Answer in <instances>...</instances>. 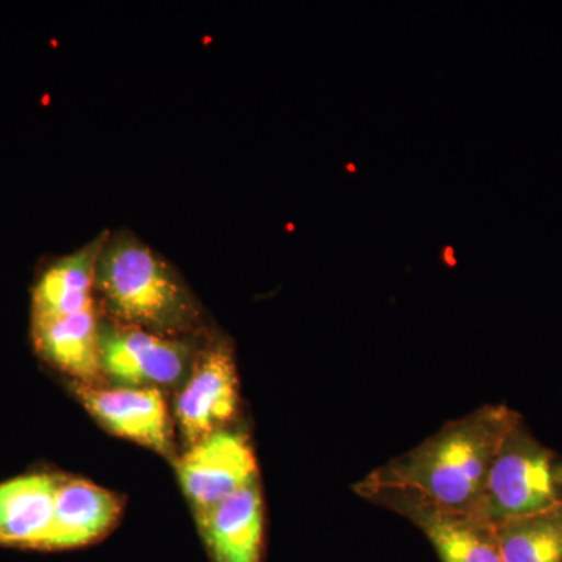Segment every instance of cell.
I'll return each instance as SVG.
<instances>
[{
	"mask_svg": "<svg viewBox=\"0 0 562 562\" xmlns=\"http://www.w3.org/2000/svg\"><path fill=\"white\" fill-rule=\"evenodd\" d=\"M32 336L41 357L77 383L94 386L101 379V327L95 306L58 319L32 321Z\"/></svg>",
	"mask_w": 562,
	"mask_h": 562,
	"instance_id": "cell-12",
	"label": "cell"
},
{
	"mask_svg": "<svg viewBox=\"0 0 562 562\" xmlns=\"http://www.w3.org/2000/svg\"><path fill=\"white\" fill-rule=\"evenodd\" d=\"M99 351L103 376L121 387L155 390L179 382L192 357L184 339L116 324L101 328Z\"/></svg>",
	"mask_w": 562,
	"mask_h": 562,
	"instance_id": "cell-5",
	"label": "cell"
},
{
	"mask_svg": "<svg viewBox=\"0 0 562 562\" xmlns=\"http://www.w3.org/2000/svg\"><path fill=\"white\" fill-rule=\"evenodd\" d=\"M76 394L102 425L114 435L171 458L172 427L168 406L155 387H105L76 384Z\"/></svg>",
	"mask_w": 562,
	"mask_h": 562,
	"instance_id": "cell-8",
	"label": "cell"
},
{
	"mask_svg": "<svg viewBox=\"0 0 562 562\" xmlns=\"http://www.w3.org/2000/svg\"><path fill=\"white\" fill-rule=\"evenodd\" d=\"M199 530L213 562H261L265 512L260 482L198 512Z\"/></svg>",
	"mask_w": 562,
	"mask_h": 562,
	"instance_id": "cell-9",
	"label": "cell"
},
{
	"mask_svg": "<svg viewBox=\"0 0 562 562\" xmlns=\"http://www.w3.org/2000/svg\"><path fill=\"white\" fill-rule=\"evenodd\" d=\"M176 468L181 487L198 512L258 479L257 460L246 436L225 430L188 447Z\"/></svg>",
	"mask_w": 562,
	"mask_h": 562,
	"instance_id": "cell-6",
	"label": "cell"
},
{
	"mask_svg": "<svg viewBox=\"0 0 562 562\" xmlns=\"http://www.w3.org/2000/svg\"><path fill=\"white\" fill-rule=\"evenodd\" d=\"M522 419L509 406L484 405L447 422L409 452L369 473L353 491L405 492L438 508L473 516L503 441Z\"/></svg>",
	"mask_w": 562,
	"mask_h": 562,
	"instance_id": "cell-1",
	"label": "cell"
},
{
	"mask_svg": "<svg viewBox=\"0 0 562 562\" xmlns=\"http://www.w3.org/2000/svg\"><path fill=\"white\" fill-rule=\"evenodd\" d=\"M60 475L31 473L0 484V546L43 550Z\"/></svg>",
	"mask_w": 562,
	"mask_h": 562,
	"instance_id": "cell-13",
	"label": "cell"
},
{
	"mask_svg": "<svg viewBox=\"0 0 562 562\" xmlns=\"http://www.w3.org/2000/svg\"><path fill=\"white\" fill-rule=\"evenodd\" d=\"M238 408V375L227 342H213L199 355L176 416L188 447L222 430Z\"/></svg>",
	"mask_w": 562,
	"mask_h": 562,
	"instance_id": "cell-7",
	"label": "cell"
},
{
	"mask_svg": "<svg viewBox=\"0 0 562 562\" xmlns=\"http://www.w3.org/2000/svg\"><path fill=\"white\" fill-rule=\"evenodd\" d=\"M562 505V454L520 420L503 441L473 516L498 525Z\"/></svg>",
	"mask_w": 562,
	"mask_h": 562,
	"instance_id": "cell-3",
	"label": "cell"
},
{
	"mask_svg": "<svg viewBox=\"0 0 562 562\" xmlns=\"http://www.w3.org/2000/svg\"><path fill=\"white\" fill-rule=\"evenodd\" d=\"M121 514L122 502L113 492L61 476L43 550L80 549L99 542L116 527Z\"/></svg>",
	"mask_w": 562,
	"mask_h": 562,
	"instance_id": "cell-10",
	"label": "cell"
},
{
	"mask_svg": "<svg viewBox=\"0 0 562 562\" xmlns=\"http://www.w3.org/2000/svg\"><path fill=\"white\" fill-rule=\"evenodd\" d=\"M495 528L503 562H562V505Z\"/></svg>",
	"mask_w": 562,
	"mask_h": 562,
	"instance_id": "cell-14",
	"label": "cell"
},
{
	"mask_svg": "<svg viewBox=\"0 0 562 562\" xmlns=\"http://www.w3.org/2000/svg\"><path fill=\"white\" fill-rule=\"evenodd\" d=\"M106 235L102 233L41 273L33 290L32 321L58 319L95 306V266Z\"/></svg>",
	"mask_w": 562,
	"mask_h": 562,
	"instance_id": "cell-11",
	"label": "cell"
},
{
	"mask_svg": "<svg viewBox=\"0 0 562 562\" xmlns=\"http://www.w3.org/2000/svg\"><path fill=\"white\" fill-rule=\"evenodd\" d=\"M95 295L113 324L180 338L199 324V308L176 269L133 233L106 235Z\"/></svg>",
	"mask_w": 562,
	"mask_h": 562,
	"instance_id": "cell-2",
	"label": "cell"
},
{
	"mask_svg": "<svg viewBox=\"0 0 562 562\" xmlns=\"http://www.w3.org/2000/svg\"><path fill=\"white\" fill-rule=\"evenodd\" d=\"M360 497L416 525L441 562H503L497 528L472 514L438 508L405 492L369 491Z\"/></svg>",
	"mask_w": 562,
	"mask_h": 562,
	"instance_id": "cell-4",
	"label": "cell"
}]
</instances>
